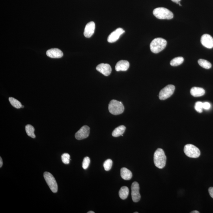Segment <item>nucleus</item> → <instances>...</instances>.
I'll use <instances>...</instances> for the list:
<instances>
[{
  "label": "nucleus",
  "mask_w": 213,
  "mask_h": 213,
  "mask_svg": "<svg viewBox=\"0 0 213 213\" xmlns=\"http://www.w3.org/2000/svg\"><path fill=\"white\" fill-rule=\"evenodd\" d=\"M9 100L12 106L16 108L20 109L22 107V105L21 102H19L17 99H15L14 98L12 97H9Z\"/></svg>",
  "instance_id": "nucleus-23"
},
{
  "label": "nucleus",
  "mask_w": 213,
  "mask_h": 213,
  "mask_svg": "<svg viewBox=\"0 0 213 213\" xmlns=\"http://www.w3.org/2000/svg\"><path fill=\"white\" fill-rule=\"evenodd\" d=\"M2 164H3V162H2V160L1 157H0V167H2Z\"/></svg>",
  "instance_id": "nucleus-31"
},
{
  "label": "nucleus",
  "mask_w": 213,
  "mask_h": 213,
  "mask_svg": "<svg viewBox=\"0 0 213 213\" xmlns=\"http://www.w3.org/2000/svg\"><path fill=\"white\" fill-rule=\"evenodd\" d=\"M195 109L196 111L201 113L203 110V103L201 102H196L195 104Z\"/></svg>",
  "instance_id": "nucleus-25"
},
{
  "label": "nucleus",
  "mask_w": 213,
  "mask_h": 213,
  "mask_svg": "<svg viewBox=\"0 0 213 213\" xmlns=\"http://www.w3.org/2000/svg\"><path fill=\"white\" fill-rule=\"evenodd\" d=\"M90 128L87 125H84L75 134V137L77 140H80L87 138L90 134Z\"/></svg>",
  "instance_id": "nucleus-9"
},
{
  "label": "nucleus",
  "mask_w": 213,
  "mask_h": 213,
  "mask_svg": "<svg viewBox=\"0 0 213 213\" xmlns=\"http://www.w3.org/2000/svg\"><path fill=\"white\" fill-rule=\"evenodd\" d=\"M125 32L122 28H118L112 32L109 36L107 38V41L109 43H114L117 41L119 39L120 36Z\"/></svg>",
  "instance_id": "nucleus-10"
},
{
  "label": "nucleus",
  "mask_w": 213,
  "mask_h": 213,
  "mask_svg": "<svg viewBox=\"0 0 213 213\" xmlns=\"http://www.w3.org/2000/svg\"><path fill=\"white\" fill-rule=\"evenodd\" d=\"M25 130L26 133L28 136L32 138H35L36 136L34 133L35 132V128L32 126V125L30 124H28L26 125Z\"/></svg>",
  "instance_id": "nucleus-20"
},
{
  "label": "nucleus",
  "mask_w": 213,
  "mask_h": 213,
  "mask_svg": "<svg viewBox=\"0 0 213 213\" xmlns=\"http://www.w3.org/2000/svg\"><path fill=\"white\" fill-rule=\"evenodd\" d=\"M191 95L195 97L203 96L205 93V91L203 88L200 87H193L190 90Z\"/></svg>",
  "instance_id": "nucleus-16"
},
{
  "label": "nucleus",
  "mask_w": 213,
  "mask_h": 213,
  "mask_svg": "<svg viewBox=\"0 0 213 213\" xmlns=\"http://www.w3.org/2000/svg\"><path fill=\"white\" fill-rule=\"evenodd\" d=\"M153 13L157 18L160 20H171L174 16L170 10L163 7L157 8L154 9Z\"/></svg>",
  "instance_id": "nucleus-3"
},
{
  "label": "nucleus",
  "mask_w": 213,
  "mask_h": 213,
  "mask_svg": "<svg viewBox=\"0 0 213 213\" xmlns=\"http://www.w3.org/2000/svg\"><path fill=\"white\" fill-rule=\"evenodd\" d=\"M129 66V63L128 61L121 60L118 61L116 64L115 69L117 72L119 71H126L128 70Z\"/></svg>",
  "instance_id": "nucleus-15"
},
{
  "label": "nucleus",
  "mask_w": 213,
  "mask_h": 213,
  "mask_svg": "<svg viewBox=\"0 0 213 213\" xmlns=\"http://www.w3.org/2000/svg\"><path fill=\"white\" fill-rule=\"evenodd\" d=\"M129 190L127 187L123 186L121 187L119 192V196L121 199L125 200L127 198L129 195Z\"/></svg>",
  "instance_id": "nucleus-19"
},
{
  "label": "nucleus",
  "mask_w": 213,
  "mask_h": 213,
  "mask_svg": "<svg viewBox=\"0 0 213 213\" xmlns=\"http://www.w3.org/2000/svg\"><path fill=\"white\" fill-rule=\"evenodd\" d=\"M109 110L111 114L117 115L123 113L124 107L121 102L113 99L109 104Z\"/></svg>",
  "instance_id": "nucleus-4"
},
{
  "label": "nucleus",
  "mask_w": 213,
  "mask_h": 213,
  "mask_svg": "<svg viewBox=\"0 0 213 213\" xmlns=\"http://www.w3.org/2000/svg\"><path fill=\"white\" fill-rule=\"evenodd\" d=\"M96 69L98 72L106 76L110 75L112 71L111 66L108 64H99L96 67Z\"/></svg>",
  "instance_id": "nucleus-12"
},
{
  "label": "nucleus",
  "mask_w": 213,
  "mask_h": 213,
  "mask_svg": "<svg viewBox=\"0 0 213 213\" xmlns=\"http://www.w3.org/2000/svg\"><path fill=\"white\" fill-rule=\"evenodd\" d=\"M208 192L210 196L213 199V187H210L209 188Z\"/></svg>",
  "instance_id": "nucleus-29"
},
{
  "label": "nucleus",
  "mask_w": 213,
  "mask_h": 213,
  "mask_svg": "<svg viewBox=\"0 0 213 213\" xmlns=\"http://www.w3.org/2000/svg\"><path fill=\"white\" fill-rule=\"evenodd\" d=\"M95 24L93 21H91L86 24L84 28V35L86 38H90L95 32Z\"/></svg>",
  "instance_id": "nucleus-13"
},
{
  "label": "nucleus",
  "mask_w": 213,
  "mask_h": 213,
  "mask_svg": "<svg viewBox=\"0 0 213 213\" xmlns=\"http://www.w3.org/2000/svg\"><path fill=\"white\" fill-rule=\"evenodd\" d=\"M198 62L200 66L205 69H209L211 67V64L207 60L200 59L198 60Z\"/></svg>",
  "instance_id": "nucleus-22"
},
{
  "label": "nucleus",
  "mask_w": 213,
  "mask_h": 213,
  "mask_svg": "<svg viewBox=\"0 0 213 213\" xmlns=\"http://www.w3.org/2000/svg\"><path fill=\"white\" fill-rule=\"evenodd\" d=\"M166 158L164 151L158 148L154 154V161L155 166L159 169H163L166 166Z\"/></svg>",
  "instance_id": "nucleus-1"
},
{
  "label": "nucleus",
  "mask_w": 213,
  "mask_h": 213,
  "mask_svg": "<svg viewBox=\"0 0 213 213\" xmlns=\"http://www.w3.org/2000/svg\"><path fill=\"white\" fill-rule=\"evenodd\" d=\"M184 61L182 57H177L173 58L170 62V65L173 66H177L181 65Z\"/></svg>",
  "instance_id": "nucleus-21"
},
{
  "label": "nucleus",
  "mask_w": 213,
  "mask_h": 213,
  "mask_svg": "<svg viewBox=\"0 0 213 213\" xmlns=\"http://www.w3.org/2000/svg\"><path fill=\"white\" fill-rule=\"evenodd\" d=\"M121 175L122 178L126 181L130 180L132 177V172L125 167L122 168L121 169Z\"/></svg>",
  "instance_id": "nucleus-17"
},
{
  "label": "nucleus",
  "mask_w": 213,
  "mask_h": 213,
  "mask_svg": "<svg viewBox=\"0 0 213 213\" xmlns=\"http://www.w3.org/2000/svg\"><path fill=\"white\" fill-rule=\"evenodd\" d=\"M125 127L123 125H120L116 128L112 132V136L114 137H118L123 135L125 132Z\"/></svg>",
  "instance_id": "nucleus-18"
},
{
  "label": "nucleus",
  "mask_w": 213,
  "mask_h": 213,
  "mask_svg": "<svg viewBox=\"0 0 213 213\" xmlns=\"http://www.w3.org/2000/svg\"><path fill=\"white\" fill-rule=\"evenodd\" d=\"M91 162L90 158L88 157H86L83 159L82 163V166L84 169H87L88 168Z\"/></svg>",
  "instance_id": "nucleus-27"
},
{
  "label": "nucleus",
  "mask_w": 213,
  "mask_h": 213,
  "mask_svg": "<svg viewBox=\"0 0 213 213\" xmlns=\"http://www.w3.org/2000/svg\"><path fill=\"white\" fill-rule=\"evenodd\" d=\"M134 213H138V212H135Z\"/></svg>",
  "instance_id": "nucleus-35"
},
{
  "label": "nucleus",
  "mask_w": 213,
  "mask_h": 213,
  "mask_svg": "<svg viewBox=\"0 0 213 213\" xmlns=\"http://www.w3.org/2000/svg\"><path fill=\"white\" fill-rule=\"evenodd\" d=\"M211 107V105L207 102H205L203 103V108L205 110H208Z\"/></svg>",
  "instance_id": "nucleus-28"
},
{
  "label": "nucleus",
  "mask_w": 213,
  "mask_h": 213,
  "mask_svg": "<svg viewBox=\"0 0 213 213\" xmlns=\"http://www.w3.org/2000/svg\"><path fill=\"white\" fill-rule=\"evenodd\" d=\"M43 177L52 192L54 193L57 192L58 191V185L53 175L49 172H46L43 174Z\"/></svg>",
  "instance_id": "nucleus-6"
},
{
  "label": "nucleus",
  "mask_w": 213,
  "mask_h": 213,
  "mask_svg": "<svg viewBox=\"0 0 213 213\" xmlns=\"http://www.w3.org/2000/svg\"><path fill=\"white\" fill-rule=\"evenodd\" d=\"M171 1L173 2H176V3L179 4L180 3V1H181V0H171Z\"/></svg>",
  "instance_id": "nucleus-30"
},
{
  "label": "nucleus",
  "mask_w": 213,
  "mask_h": 213,
  "mask_svg": "<svg viewBox=\"0 0 213 213\" xmlns=\"http://www.w3.org/2000/svg\"><path fill=\"white\" fill-rule=\"evenodd\" d=\"M199 211H196V210H195V211H193L191 212V213H199Z\"/></svg>",
  "instance_id": "nucleus-32"
},
{
  "label": "nucleus",
  "mask_w": 213,
  "mask_h": 213,
  "mask_svg": "<svg viewBox=\"0 0 213 213\" xmlns=\"http://www.w3.org/2000/svg\"><path fill=\"white\" fill-rule=\"evenodd\" d=\"M184 152L187 156L191 158H197L200 155L199 149L192 144H187L184 148Z\"/></svg>",
  "instance_id": "nucleus-5"
},
{
  "label": "nucleus",
  "mask_w": 213,
  "mask_h": 213,
  "mask_svg": "<svg viewBox=\"0 0 213 213\" xmlns=\"http://www.w3.org/2000/svg\"><path fill=\"white\" fill-rule=\"evenodd\" d=\"M175 89L174 86L169 84L160 91L159 97L161 100H165L170 97L174 93Z\"/></svg>",
  "instance_id": "nucleus-7"
},
{
  "label": "nucleus",
  "mask_w": 213,
  "mask_h": 213,
  "mask_svg": "<svg viewBox=\"0 0 213 213\" xmlns=\"http://www.w3.org/2000/svg\"><path fill=\"white\" fill-rule=\"evenodd\" d=\"M87 213H95V212H94V211H88V212Z\"/></svg>",
  "instance_id": "nucleus-33"
},
{
  "label": "nucleus",
  "mask_w": 213,
  "mask_h": 213,
  "mask_svg": "<svg viewBox=\"0 0 213 213\" xmlns=\"http://www.w3.org/2000/svg\"><path fill=\"white\" fill-rule=\"evenodd\" d=\"M22 107V108H24V106H22V107Z\"/></svg>",
  "instance_id": "nucleus-34"
},
{
  "label": "nucleus",
  "mask_w": 213,
  "mask_h": 213,
  "mask_svg": "<svg viewBox=\"0 0 213 213\" xmlns=\"http://www.w3.org/2000/svg\"><path fill=\"white\" fill-rule=\"evenodd\" d=\"M166 44L167 42L166 39L161 38H156L151 42L150 49L152 53H159L166 48Z\"/></svg>",
  "instance_id": "nucleus-2"
},
{
  "label": "nucleus",
  "mask_w": 213,
  "mask_h": 213,
  "mask_svg": "<svg viewBox=\"0 0 213 213\" xmlns=\"http://www.w3.org/2000/svg\"><path fill=\"white\" fill-rule=\"evenodd\" d=\"M200 41L202 44L207 48L211 49L213 47V38L208 34H204L202 36Z\"/></svg>",
  "instance_id": "nucleus-11"
},
{
  "label": "nucleus",
  "mask_w": 213,
  "mask_h": 213,
  "mask_svg": "<svg viewBox=\"0 0 213 213\" xmlns=\"http://www.w3.org/2000/svg\"><path fill=\"white\" fill-rule=\"evenodd\" d=\"M139 185L138 183L135 181L132 183L131 186L132 200L135 203H137L140 200L141 196L139 192Z\"/></svg>",
  "instance_id": "nucleus-8"
},
{
  "label": "nucleus",
  "mask_w": 213,
  "mask_h": 213,
  "mask_svg": "<svg viewBox=\"0 0 213 213\" xmlns=\"http://www.w3.org/2000/svg\"><path fill=\"white\" fill-rule=\"evenodd\" d=\"M113 165V161L111 159H108L105 161L103 163V166L105 170L109 171L111 169Z\"/></svg>",
  "instance_id": "nucleus-24"
},
{
  "label": "nucleus",
  "mask_w": 213,
  "mask_h": 213,
  "mask_svg": "<svg viewBox=\"0 0 213 213\" xmlns=\"http://www.w3.org/2000/svg\"><path fill=\"white\" fill-rule=\"evenodd\" d=\"M46 54L48 57L51 58H61L63 56V53L59 49L53 48L47 50Z\"/></svg>",
  "instance_id": "nucleus-14"
},
{
  "label": "nucleus",
  "mask_w": 213,
  "mask_h": 213,
  "mask_svg": "<svg viewBox=\"0 0 213 213\" xmlns=\"http://www.w3.org/2000/svg\"><path fill=\"white\" fill-rule=\"evenodd\" d=\"M61 159L63 163L65 164H68L69 163L70 155L68 153L63 154L61 156Z\"/></svg>",
  "instance_id": "nucleus-26"
}]
</instances>
